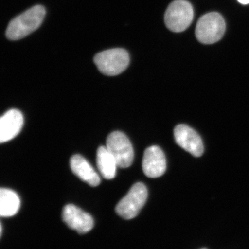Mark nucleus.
<instances>
[{
  "mask_svg": "<svg viewBox=\"0 0 249 249\" xmlns=\"http://www.w3.org/2000/svg\"><path fill=\"white\" fill-rule=\"evenodd\" d=\"M142 168L148 178L162 176L166 170V159L163 150L157 145L147 147L144 152Z\"/></svg>",
  "mask_w": 249,
  "mask_h": 249,
  "instance_id": "1a4fd4ad",
  "label": "nucleus"
},
{
  "mask_svg": "<svg viewBox=\"0 0 249 249\" xmlns=\"http://www.w3.org/2000/svg\"><path fill=\"white\" fill-rule=\"evenodd\" d=\"M175 142L181 148L196 157L204 153V145L199 134L186 124H178L174 129Z\"/></svg>",
  "mask_w": 249,
  "mask_h": 249,
  "instance_id": "0eeeda50",
  "label": "nucleus"
},
{
  "mask_svg": "<svg viewBox=\"0 0 249 249\" xmlns=\"http://www.w3.org/2000/svg\"></svg>",
  "mask_w": 249,
  "mask_h": 249,
  "instance_id": "2eb2a0df",
  "label": "nucleus"
},
{
  "mask_svg": "<svg viewBox=\"0 0 249 249\" xmlns=\"http://www.w3.org/2000/svg\"><path fill=\"white\" fill-rule=\"evenodd\" d=\"M240 4L246 5L249 4V0H237Z\"/></svg>",
  "mask_w": 249,
  "mask_h": 249,
  "instance_id": "4468645a",
  "label": "nucleus"
},
{
  "mask_svg": "<svg viewBox=\"0 0 249 249\" xmlns=\"http://www.w3.org/2000/svg\"><path fill=\"white\" fill-rule=\"evenodd\" d=\"M62 219L70 229L80 234L89 232L93 229L92 217L73 204H68L62 211Z\"/></svg>",
  "mask_w": 249,
  "mask_h": 249,
  "instance_id": "6e6552de",
  "label": "nucleus"
},
{
  "mask_svg": "<svg viewBox=\"0 0 249 249\" xmlns=\"http://www.w3.org/2000/svg\"><path fill=\"white\" fill-rule=\"evenodd\" d=\"M20 208V199L16 192L7 188L0 190V215L2 217H13Z\"/></svg>",
  "mask_w": 249,
  "mask_h": 249,
  "instance_id": "ddd939ff",
  "label": "nucleus"
},
{
  "mask_svg": "<svg viewBox=\"0 0 249 249\" xmlns=\"http://www.w3.org/2000/svg\"><path fill=\"white\" fill-rule=\"evenodd\" d=\"M45 15V8L42 5L33 6L9 22L6 31V37L14 41L27 37L40 27Z\"/></svg>",
  "mask_w": 249,
  "mask_h": 249,
  "instance_id": "f257e3e1",
  "label": "nucleus"
},
{
  "mask_svg": "<svg viewBox=\"0 0 249 249\" xmlns=\"http://www.w3.org/2000/svg\"><path fill=\"white\" fill-rule=\"evenodd\" d=\"M70 167L72 172L79 178L92 187L98 186L101 183V178L95 171L93 167L84 157L79 155L73 156L70 160Z\"/></svg>",
  "mask_w": 249,
  "mask_h": 249,
  "instance_id": "9b49d317",
  "label": "nucleus"
},
{
  "mask_svg": "<svg viewBox=\"0 0 249 249\" xmlns=\"http://www.w3.org/2000/svg\"><path fill=\"white\" fill-rule=\"evenodd\" d=\"M106 147L120 168H128L133 163V147L124 132L116 131L109 134L106 142Z\"/></svg>",
  "mask_w": 249,
  "mask_h": 249,
  "instance_id": "423d86ee",
  "label": "nucleus"
},
{
  "mask_svg": "<svg viewBox=\"0 0 249 249\" xmlns=\"http://www.w3.org/2000/svg\"><path fill=\"white\" fill-rule=\"evenodd\" d=\"M96 163L103 178L109 180L115 178L119 165L106 146L98 147L96 154Z\"/></svg>",
  "mask_w": 249,
  "mask_h": 249,
  "instance_id": "f8f14e48",
  "label": "nucleus"
},
{
  "mask_svg": "<svg viewBox=\"0 0 249 249\" xmlns=\"http://www.w3.org/2000/svg\"><path fill=\"white\" fill-rule=\"evenodd\" d=\"M147 198V190L143 183H135L116 206V213L124 219L137 217Z\"/></svg>",
  "mask_w": 249,
  "mask_h": 249,
  "instance_id": "39448f33",
  "label": "nucleus"
},
{
  "mask_svg": "<svg viewBox=\"0 0 249 249\" xmlns=\"http://www.w3.org/2000/svg\"><path fill=\"white\" fill-rule=\"evenodd\" d=\"M193 18L194 11L191 3L186 0H175L165 11V26L173 32H182L191 25Z\"/></svg>",
  "mask_w": 249,
  "mask_h": 249,
  "instance_id": "20e7f679",
  "label": "nucleus"
},
{
  "mask_svg": "<svg viewBox=\"0 0 249 249\" xmlns=\"http://www.w3.org/2000/svg\"><path fill=\"white\" fill-rule=\"evenodd\" d=\"M226 30V23L220 14L209 13L203 16L196 24V35L201 43L211 45L220 40Z\"/></svg>",
  "mask_w": 249,
  "mask_h": 249,
  "instance_id": "7ed1b4c3",
  "label": "nucleus"
},
{
  "mask_svg": "<svg viewBox=\"0 0 249 249\" xmlns=\"http://www.w3.org/2000/svg\"><path fill=\"white\" fill-rule=\"evenodd\" d=\"M94 63L98 70L108 76L121 74L128 67L130 58L124 49H108L95 55Z\"/></svg>",
  "mask_w": 249,
  "mask_h": 249,
  "instance_id": "f03ea898",
  "label": "nucleus"
},
{
  "mask_svg": "<svg viewBox=\"0 0 249 249\" xmlns=\"http://www.w3.org/2000/svg\"><path fill=\"white\" fill-rule=\"evenodd\" d=\"M24 117L22 112L13 109L6 111L0 119V142L1 143L14 139L22 130Z\"/></svg>",
  "mask_w": 249,
  "mask_h": 249,
  "instance_id": "9d476101",
  "label": "nucleus"
}]
</instances>
